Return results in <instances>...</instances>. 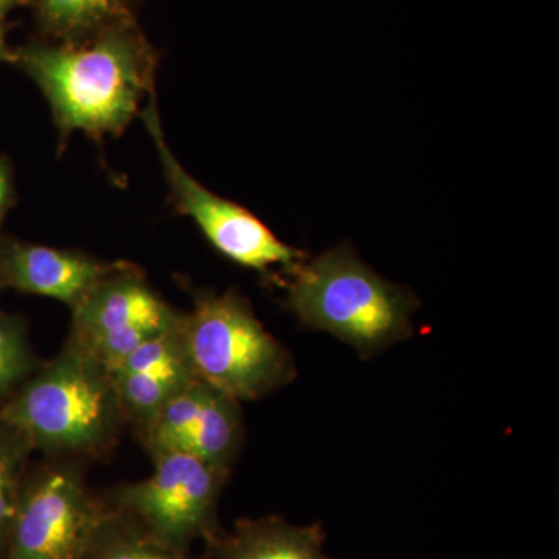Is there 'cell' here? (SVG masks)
Masks as SVG:
<instances>
[{
  "label": "cell",
  "mask_w": 559,
  "mask_h": 559,
  "mask_svg": "<svg viewBox=\"0 0 559 559\" xmlns=\"http://www.w3.org/2000/svg\"><path fill=\"white\" fill-rule=\"evenodd\" d=\"M182 333L197 377L240 403L263 399L296 377L288 349L237 290L197 296L193 310L182 314Z\"/></svg>",
  "instance_id": "277c9868"
},
{
  "label": "cell",
  "mask_w": 559,
  "mask_h": 559,
  "mask_svg": "<svg viewBox=\"0 0 559 559\" xmlns=\"http://www.w3.org/2000/svg\"><path fill=\"white\" fill-rule=\"evenodd\" d=\"M70 310L69 342L86 349L110 373L140 345L182 320L145 275L128 263H116Z\"/></svg>",
  "instance_id": "52a82bcc"
},
{
  "label": "cell",
  "mask_w": 559,
  "mask_h": 559,
  "mask_svg": "<svg viewBox=\"0 0 559 559\" xmlns=\"http://www.w3.org/2000/svg\"><path fill=\"white\" fill-rule=\"evenodd\" d=\"M242 417L240 401L210 388L189 433V454L230 473L240 452Z\"/></svg>",
  "instance_id": "7c38bea8"
},
{
  "label": "cell",
  "mask_w": 559,
  "mask_h": 559,
  "mask_svg": "<svg viewBox=\"0 0 559 559\" xmlns=\"http://www.w3.org/2000/svg\"><path fill=\"white\" fill-rule=\"evenodd\" d=\"M11 64L49 102L62 150L75 131L103 140L127 130L156 95L159 55L131 20L80 43L33 39L14 49Z\"/></svg>",
  "instance_id": "6da1fadb"
},
{
  "label": "cell",
  "mask_w": 559,
  "mask_h": 559,
  "mask_svg": "<svg viewBox=\"0 0 559 559\" xmlns=\"http://www.w3.org/2000/svg\"><path fill=\"white\" fill-rule=\"evenodd\" d=\"M0 289H2V285H0Z\"/></svg>",
  "instance_id": "44dd1931"
},
{
  "label": "cell",
  "mask_w": 559,
  "mask_h": 559,
  "mask_svg": "<svg viewBox=\"0 0 559 559\" xmlns=\"http://www.w3.org/2000/svg\"><path fill=\"white\" fill-rule=\"evenodd\" d=\"M123 418L112 373L72 342L0 407V421L50 452L102 450Z\"/></svg>",
  "instance_id": "3957f363"
},
{
  "label": "cell",
  "mask_w": 559,
  "mask_h": 559,
  "mask_svg": "<svg viewBox=\"0 0 559 559\" xmlns=\"http://www.w3.org/2000/svg\"><path fill=\"white\" fill-rule=\"evenodd\" d=\"M138 0H35L39 38L80 43L110 25L138 20Z\"/></svg>",
  "instance_id": "8fae6325"
},
{
  "label": "cell",
  "mask_w": 559,
  "mask_h": 559,
  "mask_svg": "<svg viewBox=\"0 0 559 559\" xmlns=\"http://www.w3.org/2000/svg\"><path fill=\"white\" fill-rule=\"evenodd\" d=\"M286 308L301 326L325 331L364 359L412 334L418 300L359 259L348 245L301 261L289 275Z\"/></svg>",
  "instance_id": "7a4b0ae2"
},
{
  "label": "cell",
  "mask_w": 559,
  "mask_h": 559,
  "mask_svg": "<svg viewBox=\"0 0 559 559\" xmlns=\"http://www.w3.org/2000/svg\"><path fill=\"white\" fill-rule=\"evenodd\" d=\"M139 119L145 123L156 145L173 204L180 215L197 223L221 255L261 274L278 267L290 275L301 261L307 260L301 250L280 240L250 210L205 189L180 165L165 139L156 95L146 103Z\"/></svg>",
  "instance_id": "5b68a950"
},
{
  "label": "cell",
  "mask_w": 559,
  "mask_h": 559,
  "mask_svg": "<svg viewBox=\"0 0 559 559\" xmlns=\"http://www.w3.org/2000/svg\"><path fill=\"white\" fill-rule=\"evenodd\" d=\"M116 263L92 259L73 250L10 241L0 245V285L33 296L76 304Z\"/></svg>",
  "instance_id": "9c48e42d"
},
{
  "label": "cell",
  "mask_w": 559,
  "mask_h": 559,
  "mask_svg": "<svg viewBox=\"0 0 559 559\" xmlns=\"http://www.w3.org/2000/svg\"><path fill=\"white\" fill-rule=\"evenodd\" d=\"M14 49L7 43V28L0 21V62H13Z\"/></svg>",
  "instance_id": "ffe728a7"
},
{
  "label": "cell",
  "mask_w": 559,
  "mask_h": 559,
  "mask_svg": "<svg viewBox=\"0 0 559 559\" xmlns=\"http://www.w3.org/2000/svg\"><path fill=\"white\" fill-rule=\"evenodd\" d=\"M35 5V0H0V21H5L11 11Z\"/></svg>",
  "instance_id": "d6986e66"
},
{
  "label": "cell",
  "mask_w": 559,
  "mask_h": 559,
  "mask_svg": "<svg viewBox=\"0 0 559 559\" xmlns=\"http://www.w3.org/2000/svg\"><path fill=\"white\" fill-rule=\"evenodd\" d=\"M325 530L314 522L296 525L278 516L240 520L207 539L215 559H333L323 550Z\"/></svg>",
  "instance_id": "30bf717a"
},
{
  "label": "cell",
  "mask_w": 559,
  "mask_h": 559,
  "mask_svg": "<svg viewBox=\"0 0 559 559\" xmlns=\"http://www.w3.org/2000/svg\"><path fill=\"white\" fill-rule=\"evenodd\" d=\"M106 516L79 471L47 466L22 485L3 559H81Z\"/></svg>",
  "instance_id": "ba28073f"
},
{
  "label": "cell",
  "mask_w": 559,
  "mask_h": 559,
  "mask_svg": "<svg viewBox=\"0 0 559 559\" xmlns=\"http://www.w3.org/2000/svg\"><path fill=\"white\" fill-rule=\"evenodd\" d=\"M33 364L27 323L0 312V407L28 380Z\"/></svg>",
  "instance_id": "e0dca14e"
},
{
  "label": "cell",
  "mask_w": 559,
  "mask_h": 559,
  "mask_svg": "<svg viewBox=\"0 0 559 559\" xmlns=\"http://www.w3.org/2000/svg\"><path fill=\"white\" fill-rule=\"evenodd\" d=\"M210 385L201 380L168 401L142 428V440L151 459L170 452H187L191 426L197 421Z\"/></svg>",
  "instance_id": "4fadbf2b"
},
{
  "label": "cell",
  "mask_w": 559,
  "mask_h": 559,
  "mask_svg": "<svg viewBox=\"0 0 559 559\" xmlns=\"http://www.w3.org/2000/svg\"><path fill=\"white\" fill-rule=\"evenodd\" d=\"M32 450L21 432L0 421V551L9 543L24 485L22 473Z\"/></svg>",
  "instance_id": "2e32d148"
},
{
  "label": "cell",
  "mask_w": 559,
  "mask_h": 559,
  "mask_svg": "<svg viewBox=\"0 0 559 559\" xmlns=\"http://www.w3.org/2000/svg\"><path fill=\"white\" fill-rule=\"evenodd\" d=\"M153 462L148 479L117 489L114 502L154 539L189 551L194 540L218 532L216 511L229 473L189 452H170Z\"/></svg>",
  "instance_id": "8992f818"
},
{
  "label": "cell",
  "mask_w": 559,
  "mask_h": 559,
  "mask_svg": "<svg viewBox=\"0 0 559 559\" xmlns=\"http://www.w3.org/2000/svg\"><path fill=\"white\" fill-rule=\"evenodd\" d=\"M13 204V176L9 160L0 157V221Z\"/></svg>",
  "instance_id": "ac0fdd59"
},
{
  "label": "cell",
  "mask_w": 559,
  "mask_h": 559,
  "mask_svg": "<svg viewBox=\"0 0 559 559\" xmlns=\"http://www.w3.org/2000/svg\"><path fill=\"white\" fill-rule=\"evenodd\" d=\"M81 559H194L165 546L130 516L108 514Z\"/></svg>",
  "instance_id": "5bb4252c"
},
{
  "label": "cell",
  "mask_w": 559,
  "mask_h": 559,
  "mask_svg": "<svg viewBox=\"0 0 559 559\" xmlns=\"http://www.w3.org/2000/svg\"><path fill=\"white\" fill-rule=\"evenodd\" d=\"M124 417L140 426L145 425L176 395L200 380L193 371L176 373H117L112 374Z\"/></svg>",
  "instance_id": "9a60e30c"
}]
</instances>
